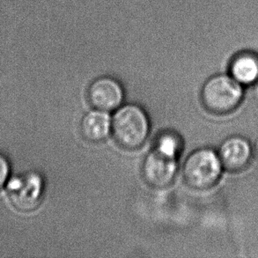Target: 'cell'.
I'll list each match as a JSON object with an SVG mask.
<instances>
[{
  "label": "cell",
  "mask_w": 258,
  "mask_h": 258,
  "mask_svg": "<svg viewBox=\"0 0 258 258\" xmlns=\"http://www.w3.org/2000/svg\"><path fill=\"white\" fill-rule=\"evenodd\" d=\"M253 149H254V154H256V156L258 157V137L257 139L255 140L254 146H253Z\"/></svg>",
  "instance_id": "obj_12"
},
{
  "label": "cell",
  "mask_w": 258,
  "mask_h": 258,
  "mask_svg": "<svg viewBox=\"0 0 258 258\" xmlns=\"http://www.w3.org/2000/svg\"><path fill=\"white\" fill-rule=\"evenodd\" d=\"M223 170L218 152L210 147H204L188 155L182 173L186 184L194 189L203 190L216 185Z\"/></svg>",
  "instance_id": "obj_3"
},
{
  "label": "cell",
  "mask_w": 258,
  "mask_h": 258,
  "mask_svg": "<svg viewBox=\"0 0 258 258\" xmlns=\"http://www.w3.org/2000/svg\"><path fill=\"white\" fill-rule=\"evenodd\" d=\"M224 169L239 172L247 168L251 162L254 149L250 142L242 136H231L220 144L217 151Z\"/></svg>",
  "instance_id": "obj_7"
},
{
  "label": "cell",
  "mask_w": 258,
  "mask_h": 258,
  "mask_svg": "<svg viewBox=\"0 0 258 258\" xmlns=\"http://www.w3.org/2000/svg\"><path fill=\"white\" fill-rule=\"evenodd\" d=\"M201 101L207 111L226 115L234 111L244 98V87L229 74L210 77L203 85Z\"/></svg>",
  "instance_id": "obj_2"
},
{
  "label": "cell",
  "mask_w": 258,
  "mask_h": 258,
  "mask_svg": "<svg viewBox=\"0 0 258 258\" xmlns=\"http://www.w3.org/2000/svg\"><path fill=\"white\" fill-rule=\"evenodd\" d=\"M11 166L9 161L3 154L0 153V188H3L9 180Z\"/></svg>",
  "instance_id": "obj_11"
},
{
  "label": "cell",
  "mask_w": 258,
  "mask_h": 258,
  "mask_svg": "<svg viewBox=\"0 0 258 258\" xmlns=\"http://www.w3.org/2000/svg\"><path fill=\"white\" fill-rule=\"evenodd\" d=\"M87 99L95 109L115 111L124 101V91L122 85L114 78H98L88 87Z\"/></svg>",
  "instance_id": "obj_6"
},
{
  "label": "cell",
  "mask_w": 258,
  "mask_h": 258,
  "mask_svg": "<svg viewBox=\"0 0 258 258\" xmlns=\"http://www.w3.org/2000/svg\"><path fill=\"white\" fill-rule=\"evenodd\" d=\"M7 196L11 204L21 212H31L38 207L44 193V181L35 171L24 172L7 181Z\"/></svg>",
  "instance_id": "obj_4"
},
{
  "label": "cell",
  "mask_w": 258,
  "mask_h": 258,
  "mask_svg": "<svg viewBox=\"0 0 258 258\" xmlns=\"http://www.w3.org/2000/svg\"><path fill=\"white\" fill-rule=\"evenodd\" d=\"M81 131L85 140L92 143H99L106 140L112 133V118L108 112L94 108L83 116Z\"/></svg>",
  "instance_id": "obj_9"
},
{
  "label": "cell",
  "mask_w": 258,
  "mask_h": 258,
  "mask_svg": "<svg viewBox=\"0 0 258 258\" xmlns=\"http://www.w3.org/2000/svg\"><path fill=\"white\" fill-rule=\"evenodd\" d=\"M150 121L143 108L136 104L121 106L112 117V134L115 142L127 150H136L146 143Z\"/></svg>",
  "instance_id": "obj_1"
},
{
  "label": "cell",
  "mask_w": 258,
  "mask_h": 258,
  "mask_svg": "<svg viewBox=\"0 0 258 258\" xmlns=\"http://www.w3.org/2000/svg\"><path fill=\"white\" fill-rule=\"evenodd\" d=\"M178 169L177 158L153 148L142 165V175L151 187L167 188L174 181Z\"/></svg>",
  "instance_id": "obj_5"
},
{
  "label": "cell",
  "mask_w": 258,
  "mask_h": 258,
  "mask_svg": "<svg viewBox=\"0 0 258 258\" xmlns=\"http://www.w3.org/2000/svg\"><path fill=\"white\" fill-rule=\"evenodd\" d=\"M228 74L243 87L258 82V53L242 50L234 54L228 64Z\"/></svg>",
  "instance_id": "obj_8"
},
{
  "label": "cell",
  "mask_w": 258,
  "mask_h": 258,
  "mask_svg": "<svg viewBox=\"0 0 258 258\" xmlns=\"http://www.w3.org/2000/svg\"><path fill=\"white\" fill-rule=\"evenodd\" d=\"M154 148L163 154L178 159L183 148V142L178 133L165 131L158 135Z\"/></svg>",
  "instance_id": "obj_10"
}]
</instances>
